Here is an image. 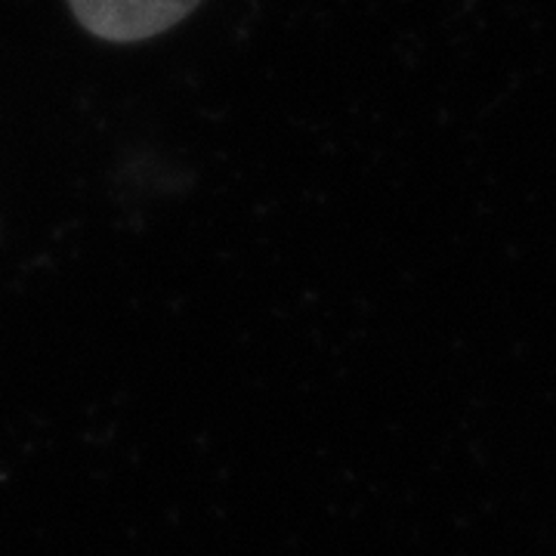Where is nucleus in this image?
Returning a JSON list of instances; mask_svg holds the SVG:
<instances>
[{"instance_id": "obj_1", "label": "nucleus", "mask_w": 556, "mask_h": 556, "mask_svg": "<svg viewBox=\"0 0 556 556\" xmlns=\"http://www.w3.org/2000/svg\"><path fill=\"white\" fill-rule=\"evenodd\" d=\"M78 22L102 40L134 43L182 22L201 0H68Z\"/></svg>"}]
</instances>
